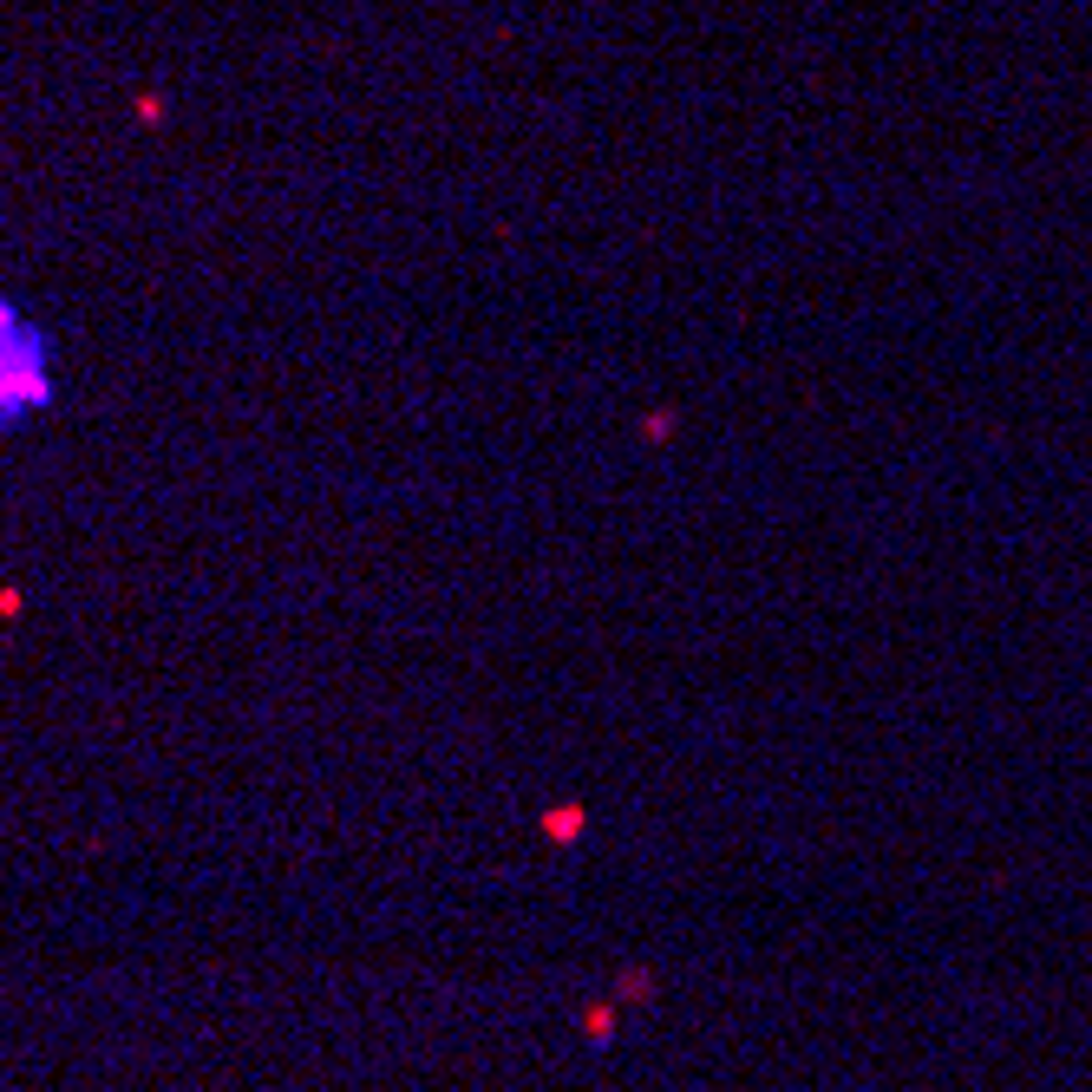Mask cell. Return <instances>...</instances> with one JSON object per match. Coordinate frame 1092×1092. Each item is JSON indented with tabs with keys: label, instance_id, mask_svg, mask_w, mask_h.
<instances>
[{
	"label": "cell",
	"instance_id": "obj_1",
	"mask_svg": "<svg viewBox=\"0 0 1092 1092\" xmlns=\"http://www.w3.org/2000/svg\"><path fill=\"white\" fill-rule=\"evenodd\" d=\"M52 406V340L0 295V432Z\"/></svg>",
	"mask_w": 1092,
	"mask_h": 1092
}]
</instances>
